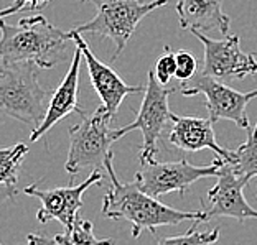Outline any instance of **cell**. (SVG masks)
<instances>
[{"instance_id":"obj_7","label":"cell","mask_w":257,"mask_h":245,"mask_svg":"<svg viewBox=\"0 0 257 245\" xmlns=\"http://www.w3.org/2000/svg\"><path fill=\"white\" fill-rule=\"evenodd\" d=\"M224 160L214 158L211 165L195 166L185 158L178 161H147L140 163L136 173V183L140 189L154 197H160L170 192L185 196L193 183L203 178H218Z\"/></svg>"},{"instance_id":"obj_4","label":"cell","mask_w":257,"mask_h":245,"mask_svg":"<svg viewBox=\"0 0 257 245\" xmlns=\"http://www.w3.org/2000/svg\"><path fill=\"white\" fill-rule=\"evenodd\" d=\"M110 115L104 106H99L91 115L81 117L79 124L68 130L69 150L64 170L76 176L84 168L102 170L110 155L112 143L117 140L115 128H110Z\"/></svg>"},{"instance_id":"obj_22","label":"cell","mask_w":257,"mask_h":245,"mask_svg":"<svg viewBox=\"0 0 257 245\" xmlns=\"http://www.w3.org/2000/svg\"><path fill=\"white\" fill-rule=\"evenodd\" d=\"M51 0H15L14 7L17 9V12H22L25 9H30V10H42L48 5Z\"/></svg>"},{"instance_id":"obj_9","label":"cell","mask_w":257,"mask_h":245,"mask_svg":"<svg viewBox=\"0 0 257 245\" xmlns=\"http://www.w3.org/2000/svg\"><path fill=\"white\" fill-rule=\"evenodd\" d=\"M204 46L201 74L214 79H244L257 73L255 53H244L241 38L231 35L224 40H213L200 30H190Z\"/></svg>"},{"instance_id":"obj_13","label":"cell","mask_w":257,"mask_h":245,"mask_svg":"<svg viewBox=\"0 0 257 245\" xmlns=\"http://www.w3.org/2000/svg\"><path fill=\"white\" fill-rule=\"evenodd\" d=\"M168 143L173 148L195 153L200 150H211L216 158L226 163L234 161V151L227 150L216 142L213 120L209 117H190V115H175L172 119V128L168 132Z\"/></svg>"},{"instance_id":"obj_12","label":"cell","mask_w":257,"mask_h":245,"mask_svg":"<svg viewBox=\"0 0 257 245\" xmlns=\"http://www.w3.org/2000/svg\"><path fill=\"white\" fill-rule=\"evenodd\" d=\"M69 35H71V40L74 42V45L78 46L81 50V53H83L92 87H94V91L97 92V96L101 97L102 106L107 109V114L110 115V119L114 120L115 115H117V110L120 107L122 101H124V97L128 94H139V92H144L145 87L144 86H128L125 81L109 66V64L102 63L94 53H92L86 43V40L83 38V33L71 30Z\"/></svg>"},{"instance_id":"obj_11","label":"cell","mask_w":257,"mask_h":245,"mask_svg":"<svg viewBox=\"0 0 257 245\" xmlns=\"http://www.w3.org/2000/svg\"><path fill=\"white\" fill-rule=\"evenodd\" d=\"M247 181L236 173L232 163H226L221 168L218 181L208 191V206L201 209L206 214V222L216 217H231L239 222L247 219H257V209H254L244 197V186Z\"/></svg>"},{"instance_id":"obj_24","label":"cell","mask_w":257,"mask_h":245,"mask_svg":"<svg viewBox=\"0 0 257 245\" xmlns=\"http://www.w3.org/2000/svg\"><path fill=\"white\" fill-rule=\"evenodd\" d=\"M17 194V188H7V186H0V204H4L5 201L14 199ZM0 245H4L0 242Z\"/></svg>"},{"instance_id":"obj_8","label":"cell","mask_w":257,"mask_h":245,"mask_svg":"<svg viewBox=\"0 0 257 245\" xmlns=\"http://www.w3.org/2000/svg\"><path fill=\"white\" fill-rule=\"evenodd\" d=\"M178 89L186 97L203 94L206 99L208 115L213 120V124L218 120H231L244 132L250 130L246 107L257 97V89L239 92L223 84L219 79L203 76L201 73H196L190 81L180 83Z\"/></svg>"},{"instance_id":"obj_18","label":"cell","mask_w":257,"mask_h":245,"mask_svg":"<svg viewBox=\"0 0 257 245\" xmlns=\"http://www.w3.org/2000/svg\"><path fill=\"white\" fill-rule=\"evenodd\" d=\"M234 155L232 166L239 176H242L249 183L250 179L257 176V138L250 130L247 132V140L242 145H239Z\"/></svg>"},{"instance_id":"obj_15","label":"cell","mask_w":257,"mask_h":245,"mask_svg":"<svg viewBox=\"0 0 257 245\" xmlns=\"http://www.w3.org/2000/svg\"><path fill=\"white\" fill-rule=\"evenodd\" d=\"M224 0H178L177 14L183 30H219L227 37L231 19L223 12Z\"/></svg>"},{"instance_id":"obj_26","label":"cell","mask_w":257,"mask_h":245,"mask_svg":"<svg viewBox=\"0 0 257 245\" xmlns=\"http://www.w3.org/2000/svg\"><path fill=\"white\" fill-rule=\"evenodd\" d=\"M255 56H257V55H255ZM252 135H254V137L257 138V124H255V128H254V132H252Z\"/></svg>"},{"instance_id":"obj_1","label":"cell","mask_w":257,"mask_h":245,"mask_svg":"<svg viewBox=\"0 0 257 245\" xmlns=\"http://www.w3.org/2000/svg\"><path fill=\"white\" fill-rule=\"evenodd\" d=\"M114 155L106 161V171L110 179V189L102 199V215L112 220H127L132 224V237L139 238L144 230L152 235L162 225H178L185 220H193V225L206 222L203 209L198 211H178L157 197L147 194L139 188L137 183H122L114 171Z\"/></svg>"},{"instance_id":"obj_21","label":"cell","mask_w":257,"mask_h":245,"mask_svg":"<svg viewBox=\"0 0 257 245\" xmlns=\"http://www.w3.org/2000/svg\"><path fill=\"white\" fill-rule=\"evenodd\" d=\"M177 56V73H175V78L178 81H190L193 76L198 71V61L196 58L193 56L190 51H177L175 53Z\"/></svg>"},{"instance_id":"obj_20","label":"cell","mask_w":257,"mask_h":245,"mask_svg":"<svg viewBox=\"0 0 257 245\" xmlns=\"http://www.w3.org/2000/svg\"><path fill=\"white\" fill-rule=\"evenodd\" d=\"M154 73L157 81L163 86H167L170 83V79L175 78V73H177V56H175L170 46H165L163 55L157 60Z\"/></svg>"},{"instance_id":"obj_25","label":"cell","mask_w":257,"mask_h":245,"mask_svg":"<svg viewBox=\"0 0 257 245\" xmlns=\"http://www.w3.org/2000/svg\"><path fill=\"white\" fill-rule=\"evenodd\" d=\"M14 14H17V9L14 7V5H10V7H7V9H0V20L5 19V17L14 15Z\"/></svg>"},{"instance_id":"obj_19","label":"cell","mask_w":257,"mask_h":245,"mask_svg":"<svg viewBox=\"0 0 257 245\" xmlns=\"http://www.w3.org/2000/svg\"><path fill=\"white\" fill-rule=\"evenodd\" d=\"M219 227H214L211 230H196V225H191L185 234L163 237L157 245H213L219 240Z\"/></svg>"},{"instance_id":"obj_27","label":"cell","mask_w":257,"mask_h":245,"mask_svg":"<svg viewBox=\"0 0 257 245\" xmlns=\"http://www.w3.org/2000/svg\"><path fill=\"white\" fill-rule=\"evenodd\" d=\"M81 2H87V0H81Z\"/></svg>"},{"instance_id":"obj_23","label":"cell","mask_w":257,"mask_h":245,"mask_svg":"<svg viewBox=\"0 0 257 245\" xmlns=\"http://www.w3.org/2000/svg\"><path fill=\"white\" fill-rule=\"evenodd\" d=\"M27 242H28V245H55L53 238L40 235V234H37V232H33V234H28Z\"/></svg>"},{"instance_id":"obj_17","label":"cell","mask_w":257,"mask_h":245,"mask_svg":"<svg viewBox=\"0 0 257 245\" xmlns=\"http://www.w3.org/2000/svg\"><path fill=\"white\" fill-rule=\"evenodd\" d=\"M27 155L28 147L23 142L9 148H0V186L15 188L19 183L20 165Z\"/></svg>"},{"instance_id":"obj_5","label":"cell","mask_w":257,"mask_h":245,"mask_svg":"<svg viewBox=\"0 0 257 245\" xmlns=\"http://www.w3.org/2000/svg\"><path fill=\"white\" fill-rule=\"evenodd\" d=\"M97 15L92 20L81 23L74 28L78 33H92L109 38L115 45L112 61L124 51L128 40L134 37L136 28L144 17L168 4V0H94Z\"/></svg>"},{"instance_id":"obj_2","label":"cell","mask_w":257,"mask_h":245,"mask_svg":"<svg viewBox=\"0 0 257 245\" xmlns=\"http://www.w3.org/2000/svg\"><path fill=\"white\" fill-rule=\"evenodd\" d=\"M0 60L7 63H33L50 69L66 60L69 32L53 27L43 15L22 19L15 25L0 20Z\"/></svg>"},{"instance_id":"obj_28","label":"cell","mask_w":257,"mask_h":245,"mask_svg":"<svg viewBox=\"0 0 257 245\" xmlns=\"http://www.w3.org/2000/svg\"><path fill=\"white\" fill-rule=\"evenodd\" d=\"M255 183H257V181H255Z\"/></svg>"},{"instance_id":"obj_10","label":"cell","mask_w":257,"mask_h":245,"mask_svg":"<svg viewBox=\"0 0 257 245\" xmlns=\"http://www.w3.org/2000/svg\"><path fill=\"white\" fill-rule=\"evenodd\" d=\"M102 173L99 170H92L81 184L76 186H63V188L53 189H42L38 183H33L27 188H23V192L27 196L37 197L42 202V207L38 209L37 219L42 224L50 222V220H58L64 229L73 227L76 220L79 219V209L83 207L84 192L91 186H102Z\"/></svg>"},{"instance_id":"obj_3","label":"cell","mask_w":257,"mask_h":245,"mask_svg":"<svg viewBox=\"0 0 257 245\" xmlns=\"http://www.w3.org/2000/svg\"><path fill=\"white\" fill-rule=\"evenodd\" d=\"M48 96L51 92L38 81L37 64L0 60V114L30 125L33 132L45 117Z\"/></svg>"},{"instance_id":"obj_14","label":"cell","mask_w":257,"mask_h":245,"mask_svg":"<svg viewBox=\"0 0 257 245\" xmlns=\"http://www.w3.org/2000/svg\"><path fill=\"white\" fill-rule=\"evenodd\" d=\"M81 58L83 53L76 46L73 61L69 64L68 73L61 81V84L51 92L48 106H46L45 117L38 128H35L30 135V142H38L46 132H50L61 119L68 117L71 112L79 114L81 117H84L86 112L84 109L79 106L78 101V87H79V68H81Z\"/></svg>"},{"instance_id":"obj_16","label":"cell","mask_w":257,"mask_h":245,"mask_svg":"<svg viewBox=\"0 0 257 245\" xmlns=\"http://www.w3.org/2000/svg\"><path fill=\"white\" fill-rule=\"evenodd\" d=\"M55 245H115L114 238H97L91 220L78 219L73 227L53 237Z\"/></svg>"},{"instance_id":"obj_6","label":"cell","mask_w":257,"mask_h":245,"mask_svg":"<svg viewBox=\"0 0 257 245\" xmlns=\"http://www.w3.org/2000/svg\"><path fill=\"white\" fill-rule=\"evenodd\" d=\"M178 87H165L155 78V73H149V81L144 91V101L137 112V119L122 128H115L117 140L132 130L142 132L144 143L140 147V163L154 161L159 155V140L168 124H172L173 112L168 107L170 97Z\"/></svg>"}]
</instances>
